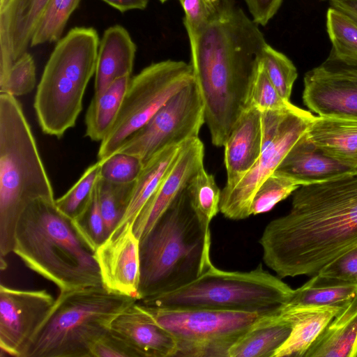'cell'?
Returning a JSON list of instances; mask_svg holds the SVG:
<instances>
[{
    "label": "cell",
    "mask_w": 357,
    "mask_h": 357,
    "mask_svg": "<svg viewBox=\"0 0 357 357\" xmlns=\"http://www.w3.org/2000/svg\"><path fill=\"white\" fill-rule=\"evenodd\" d=\"M55 200L35 137L19 101L0 93V257L13 252L18 220L33 201Z\"/></svg>",
    "instance_id": "obj_5"
},
{
    "label": "cell",
    "mask_w": 357,
    "mask_h": 357,
    "mask_svg": "<svg viewBox=\"0 0 357 357\" xmlns=\"http://www.w3.org/2000/svg\"><path fill=\"white\" fill-rule=\"evenodd\" d=\"M55 300L45 289L22 290L0 286V348L23 357Z\"/></svg>",
    "instance_id": "obj_13"
},
{
    "label": "cell",
    "mask_w": 357,
    "mask_h": 357,
    "mask_svg": "<svg viewBox=\"0 0 357 357\" xmlns=\"http://www.w3.org/2000/svg\"><path fill=\"white\" fill-rule=\"evenodd\" d=\"M90 357H139L131 345L110 328L90 349Z\"/></svg>",
    "instance_id": "obj_41"
},
{
    "label": "cell",
    "mask_w": 357,
    "mask_h": 357,
    "mask_svg": "<svg viewBox=\"0 0 357 357\" xmlns=\"http://www.w3.org/2000/svg\"><path fill=\"white\" fill-rule=\"evenodd\" d=\"M142 305L175 337L177 351L174 356L228 357L230 347L261 316L230 310Z\"/></svg>",
    "instance_id": "obj_11"
},
{
    "label": "cell",
    "mask_w": 357,
    "mask_h": 357,
    "mask_svg": "<svg viewBox=\"0 0 357 357\" xmlns=\"http://www.w3.org/2000/svg\"><path fill=\"white\" fill-rule=\"evenodd\" d=\"M136 50L130 33L121 25L104 31L98 51L94 96L101 94L116 79L131 75Z\"/></svg>",
    "instance_id": "obj_21"
},
{
    "label": "cell",
    "mask_w": 357,
    "mask_h": 357,
    "mask_svg": "<svg viewBox=\"0 0 357 357\" xmlns=\"http://www.w3.org/2000/svg\"><path fill=\"white\" fill-rule=\"evenodd\" d=\"M306 133L291 148L275 172L303 185L322 182L357 169L326 155L309 141Z\"/></svg>",
    "instance_id": "obj_20"
},
{
    "label": "cell",
    "mask_w": 357,
    "mask_h": 357,
    "mask_svg": "<svg viewBox=\"0 0 357 357\" xmlns=\"http://www.w3.org/2000/svg\"><path fill=\"white\" fill-rule=\"evenodd\" d=\"M321 66L335 74L357 80V64L345 63L328 56Z\"/></svg>",
    "instance_id": "obj_44"
},
{
    "label": "cell",
    "mask_w": 357,
    "mask_h": 357,
    "mask_svg": "<svg viewBox=\"0 0 357 357\" xmlns=\"http://www.w3.org/2000/svg\"><path fill=\"white\" fill-rule=\"evenodd\" d=\"M306 135L326 155L357 169V118L314 116Z\"/></svg>",
    "instance_id": "obj_22"
},
{
    "label": "cell",
    "mask_w": 357,
    "mask_h": 357,
    "mask_svg": "<svg viewBox=\"0 0 357 357\" xmlns=\"http://www.w3.org/2000/svg\"><path fill=\"white\" fill-rule=\"evenodd\" d=\"M326 30L333 46L329 56L357 64V22L331 6L326 13Z\"/></svg>",
    "instance_id": "obj_29"
},
{
    "label": "cell",
    "mask_w": 357,
    "mask_h": 357,
    "mask_svg": "<svg viewBox=\"0 0 357 357\" xmlns=\"http://www.w3.org/2000/svg\"><path fill=\"white\" fill-rule=\"evenodd\" d=\"M161 3H165L167 0H159Z\"/></svg>",
    "instance_id": "obj_48"
},
{
    "label": "cell",
    "mask_w": 357,
    "mask_h": 357,
    "mask_svg": "<svg viewBox=\"0 0 357 357\" xmlns=\"http://www.w3.org/2000/svg\"><path fill=\"white\" fill-rule=\"evenodd\" d=\"M100 165L98 160L89 166L64 195L55 199L59 210L71 220L79 216L91 202L100 178Z\"/></svg>",
    "instance_id": "obj_32"
},
{
    "label": "cell",
    "mask_w": 357,
    "mask_h": 357,
    "mask_svg": "<svg viewBox=\"0 0 357 357\" xmlns=\"http://www.w3.org/2000/svg\"><path fill=\"white\" fill-rule=\"evenodd\" d=\"M186 188L195 211L210 224L220 211L221 190L214 176L202 167L190 179Z\"/></svg>",
    "instance_id": "obj_33"
},
{
    "label": "cell",
    "mask_w": 357,
    "mask_h": 357,
    "mask_svg": "<svg viewBox=\"0 0 357 357\" xmlns=\"http://www.w3.org/2000/svg\"><path fill=\"white\" fill-rule=\"evenodd\" d=\"M315 116L290 104L284 109L261 112L263 146L253 167L232 188L221 190L220 212L240 220L248 218L253 197L272 174L291 148L307 132Z\"/></svg>",
    "instance_id": "obj_10"
},
{
    "label": "cell",
    "mask_w": 357,
    "mask_h": 357,
    "mask_svg": "<svg viewBox=\"0 0 357 357\" xmlns=\"http://www.w3.org/2000/svg\"><path fill=\"white\" fill-rule=\"evenodd\" d=\"M303 101L319 116L357 118V80L319 66L305 75Z\"/></svg>",
    "instance_id": "obj_17"
},
{
    "label": "cell",
    "mask_w": 357,
    "mask_h": 357,
    "mask_svg": "<svg viewBox=\"0 0 357 357\" xmlns=\"http://www.w3.org/2000/svg\"><path fill=\"white\" fill-rule=\"evenodd\" d=\"M81 0H49L33 33L31 46L57 42Z\"/></svg>",
    "instance_id": "obj_30"
},
{
    "label": "cell",
    "mask_w": 357,
    "mask_h": 357,
    "mask_svg": "<svg viewBox=\"0 0 357 357\" xmlns=\"http://www.w3.org/2000/svg\"><path fill=\"white\" fill-rule=\"evenodd\" d=\"M331 6L357 22V0H330Z\"/></svg>",
    "instance_id": "obj_46"
},
{
    "label": "cell",
    "mask_w": 357,
    "mask_h": 357,
    "mask_svg": "<svg viewBox=\"0 0 357 357\" xmlns=\"http://www.w3.org/2000/svg\"><path fill=\"white\" fill-rule=\"evenodd\" d=\"M294 289L263 268L227 271L214 266L195 280L174 291L137 301L142 305L167 309H211L278 314Z\"/></svg>",
    "instance_id": "obj_8"
},
{
    "label": "cell",
    "mask_w": 357,
    "mask_h": 357,
    "mask_svg": "<svg viewBox=\"0 0 357 357\" xmlns=\"http://www.w3.org/2000/svg\"><path fill=\"white\" fill-rule=\"evenodd\" d=\"M135 182L117 184L100 177L97 184L98 197L107 236L121 221L130 200Z\"/></svg>",
    "instance_id": "obj_31"
},
{
    "label": "cell",
    "mask_w": 357,
    "mask_h": 357,
    "mask_svg": "<svg viewBox=\"0 0 357 357\" xmlns=\"http://www.w3.org/2000/svg\"><path fill=\"white\" fill-rule=\"evenodd\" d=\"M6 1L7 0H0V8L3 7Z\"/></svg>",
    "instance_id": "obj_47"
},
{
    "label": "cell",
    "mask_w": 357,
    "mask_h": 357,
    "mask_svg": "<svg viewBox=\"0 0 357 357\" xmlns=\"http://www.w3.org/2000/svg\"><path fill=\"white\" fill-rule=\"evenodd\" d=\"M290 104L280 96L261 61L250 82L245 107H251L260 112H267L282 109Z\"/></svg>",
    "instance_id": "obj_36"
},
{
    "label": "cell",
    "mask_w": 357,
    "mask_h": 357,
    "mask_svg": "<svg viewBox=\"0 0 357 357\" xmlns=\"http://www.w3.org/2000/svg\"><path fill=\"white\" fill-rule=\"evenodd\" d=\"M136 301L102 285L60 291L23 357H90L94 342Z\"/></svg>",
    "instance_id": "obj_7"
},
{
    "label": "cell",
    "mask_w": 357,
    "mask_h": 357,
    "mask_svg": "<svg viewBox=\"0 0 357 357\" xmlns=\"http://www.w3.org/2000/svg\"><path fill=\"white\" fill-rule=\"evenodd\" d=\"M318 273L357 284V244L327 264Z\"/></svg>",
    "instance_id": "obj_42"
},
{
    "label": "cell",
    "mask_w": 357,
    "mask_h": 357,
    "mask_svg": "<svg viewBox=\"0 0 357 357\" xmlns=\"http://www.w3.org/2000/svg\"><path fill=\"white\" fill-rule=\"evenodd\" d=\"M99 161L100 178L117 184L135 181L144 166L139 158L122 152H115Z\"/></svg>",
    "instance_id": "obj_37"
},
{
    "label": "cell",
    "mask_w": 357,
    "mask_h": 357,
    "mask_svg": "<svg viewBox=\"0 0 357 357\" xmlns=\"http://www.w3.org/2000/svg\"><path fill=\"white\" fill-rule=\"evenodd\" d=\"M190 63L165 60L153 63L130 79L117 119L98 151V160L116 152L176 93L194 80Z\"/></svg>",
    "instance_id": "obj_9"
},
{
    "label": "cell",
    "mask_w": 357,
    "mask_h": 357,
    "mask_svg": "<svg viewBox=\"0 0 357 357\" xmlns=\"http://www.w3.org/2000/svg\"><path fill=\"white\" fill-rule=\"evenodd\" d=\"M183 144L166 147L144 165L135 182L124 214L114 231L120 229L126 224H134L141 211L174 164Z\"/></svg>",
    "instance_id": "obj_26"
},
{
    "label": "cell",
    "mask_w": 357,
    "mask_h": 357,
    "mask_svg": "<svg viewBox=\"0 0 357 357\" xmlns=\"http://www.w3.org/2000/svg\"><path fill=\"white\" fill-rule=\"evenodd\" d=\"M236 0H218L213 19L190 36V66L212 144L225 143L245 105L250 82L268 45Z\"/></svg>",
    "instance_id": "obj_2"
},
{
    "label": "cell",
    "mask_w": 357,
    "mask_h": 357,
    "mask_svg": "<svg viewBox=\"0 0 357 357\" xmlns=\"http://www.w3.org/2000/svg\"><path fill=\"white\" fill-rule=\"evenodd\" d=\"M291 330V323L277 314L261 316L230 347L228 357H273Z\"/></svg>",
    "instance_id": "obj_24"
},
{
    "label": "cell",
    "mask_w": 357,
    "mask_h": 357,
    "mask_svg": "<svg viewBox=\"0 0 357 357\" xmlns=\"http://www.w3.org/2000/svg\"><path fill=\"white\" fill-rule=\"evenodd\" d=\"M130 75L114 81L101 94L93 96L85 117V135L101 142L114 126L128 87Z\"/></svg>",
    "instance_id": "obj_28"
},
{
    "label": "cell",
    "mask_w": 357,
    "mask_h": 357,
    "mask_svg": "<svg viewBox=\"0 0 357 357\" xmlns=\"http://www.w3.org/2000/svg\"><path fill=\"white\" fill-rule=\"evenodd\" d=\"M357 296V284L320 273L294 289L284 307H337L344 308Z\"/></svg>",
    "instance_id": "obj_27"
},
{
    "label": "cell",
    "mask_w": 357,
    "mask_h": 357,
    "mask_svg": "<svg viewBox=\"0 0 357 357\" xmlns=\"http://www.w3.org/2000/svg\"><path fill=\"white\" fill-rule=\"evenodd\" d=\"M72 220L78 233L93 251L107 238L105 226L99 206L97 185L89 206Z\"/></svg>",
    "instance_id": "obj_39"
},
{
    "label": "cell",
    "mask_w": 357,
    "mask_h": 357,
    "mask_svg": "<svg viewBox=\"0 0 357 357\" xmlns=\"http://www.w3.org/2000/svg\"><path fill=\"white\" fill-rule=\"evenodd\" d=\"M300 186L291 178L274 172L257 188L250 206L251 215L268 212Z\"/></svg>",
    "instance_id": "obj_34"
},
{
    "label": "cell",
    "mask_w": 357,
    "mask_h": 357,
    "mask_svg": "<svg viewBox=\"0 0 357 357\" xmlns=\"http://www.w3.org/2000/svg\"><path fill=\"white\" fill-rule=\"evenodd\" d=\"M259 242L280 278L318 273L357 244V169L301 185L289 213L271 220Z\"/></svg>",
    "instance_id": "obj_1"
},
{
    "label": "cell",
    "mask_w": 357,
    "mask_h": 357,
    "mask_svg": "<svg viewBox=\"0 0 357 357\" xmlns=\"http://www.w3.org/2000/svg\"><path fill=\"white\" fill-rule=\"evenodd\" d=\"M210 248V224L195 211L185 187L139 240V300L174 291L208 271Z\"/></svg>",
    "instance_id": "obj_3"
},
{
    "label": "cell",
    "mask_w": 357,
    "mask_h": 357,
    "mask_svg": "<svg viewBox=\"0 0 357 357\" xmlns=\"http://www.w3.org/2000/svg\"><path fill=\"white\" fill-rule=\"evenodd\" d=\"M13 252L60 291L102 285L94 251L55 200L38 199L26 207L15 227Z\"/></svg>",
    "instance_id": "obj_4"
},
{
    "label": "cell",
    "mask_w": 357,
    "mask_h": 357,
    "mask_svg": "<svg viewBox=\"0 0 357 357\" xmlns=\"http://www.w3.org/2000/svg\"><path fill=\"white\" fill-rule=\"evenodd\" d=\"M49 0H7L0 8V80L31 46Z\"/></svg>",
    "instance_id": "obj_16"
},
{
    "label": "cell",
    "mask_w": 357,
    "mask_h": 357,
    "mask_svg": "<svg viewBox=\"0 0 357 357\" xmlns=\"http://www.w3.org/2000/svg\"><path fill=\"white\" fill-rule=\"evenodd\" d=\"M252 19L259 25L265 26L277 13L282 0H244Z\"/></svg>",
    "instance_id": "obj_43"
},
{
    "label": "cell",
    "mask_w": 357,
    "mask_h": 357,
    "mask_svg": "<svg viewBox=\"0 0 357 357\" xmlns=\"http://www.w3.org/2000/svg\"><path fill=\"white\" fill-rule=\"evenodd\" d=\"M99 36L92 27H75L52 52L38 85L34 109L45 134L61 138L75 126L84 95L95 75Z\"/></svg>",
    "instance_id": "obj_6"
},
{
    "label": "cell",
    "mask_w": 357,
    "mask_h": 357,
    "mask_svg": "<svg viewBox=\"0 0 357 357\" xmlns=\"http://www.w3.org/2000/svg\"><path fill=\"white\" fill-rule=\"evenodd\" d=\"M357 296L341 310L304 357H356Z\"/></svg>",
    "instance_id": "obj_25"
},
{
    "label": "cell",
    "mask_w": 357,
    "mask_h": 357,
    "mask_svg": "<svg viewBox=\"0 0 357 357\" xmlns=\"http://www.w3.org/2000/svg\"><path fill=\"white\" fill-rule=\"evenodd\" d=\"M36 82V66L33 56L24 53L10 67L0 81V93L20 96L30 93Z\"/></svg>",
    "instance_id": "obj_38"
},
{
    "label": "cell",
    "mask_w": 357,
    "mask_h": 357,
    "mask_svg": "<svg viewBox=\"0 0 357 357\" xmlns=\"http://www.w3.org/2000/svg\"><path fill=\"white\" fill-rule=\"evenodd\" d=\"M204 123L203 101L194 79L131 135L116 152L134 155L145 165L166 147L199 137Z\"/></svg>",
    "instance_id": "obj_12"
},
{
    "label": "cell",
    "mask_w": 357,
    "mask_h": 357,
    "mask_svg": "<svg viewBox=\"0 0 357 357\" xmlns=\"http://www.w3.org/2000/svg\"><path fill=\"white\" fill-rule=\"evenodd\" d=\"M204 146L199 137L185 142L174 164L133 224L140 240L154 225L190 179L204 167Z\"/></svg>",
    "instance_id": "obj_15"
},
{
    "label": "cell",
    "mask_w": 357,
    "mask_h": 357,
    "mask_svg": "<svg viewBox=\"0 0 357 357\" xmlns=\"http://www.w3.org/2000/svg\"><path fill=\"white\" fill-rule=\"evenodd\" d=\"M344 308L337 307H283L277 314L292 324L287 340L273 357H302L327 325Z\"/></svg>",
    "instance_id": "obj_23"
},
{
    "label": "cell",
    "mask_w": 357,
    "mask_h": 357,
    "mask_svg": "<svg viewBox=\"0 0 357 357\" xmlns=\"http://www.w3.org/2000/svg\"><path fill=\"white\" fill-rule=\"evenodd\" d=\"M109 328L124 338L139 357H173L176 353L175 337L137 301L117 315Z\"/></svg>",
    "instance_id": "obj_18"
},
{
    "label": "cell",
    "mask_w": 357,
    "mask_h": 357,
    "mask_svg": "<svg viewBox=\"0 0 357 357\" xmlns=\"http://www.w3.org/2000/svg\"><path fill=\"white\" fill-rule=\"evenodd\" d=\"M178 1L184 10L183 24L188 37L201 32L217 13L218 0Z\"/></svg>",
    "instance_id": "obj_40"
},
{
    "label": "cell",
    "mask_w": 357,
    "mask_h": 357,
    "mask_svg": "<svg viewBox=\"0 0 357 357\" xmlns=\"http://www.w3.org/2000/svg\"><path fill=\"white\" fill-rule=\"evenodd\" d=\"M263 146L261 112L246 107L234 123L225 143L224 162L227 182L222 189L235 186L253 167Z\"/></svg>",
    "instance_id": "obj_19"
},
{
    "label": "cell",
    "mask_w": 357,
    "mask_h": 357,
    "mask_svg": "<svg viewBox=\"0 0 357 357\" xmlns=\"http://www.w3.org/2000/svg\"><path fill=\"white\" fill-rule=\"evenodd\" d=\"M356 357H357V355H356Z\"/></svg>",
    "instance_id": "obj_49"
},
{
    "label": "cell",
    "mask_w": 357,
    "mask_h": 357,
    "mask_svg": "<svg viewBox=\"0 0 357 357\" xmlns=\"http://www.w3.org/2000/svg\"><path fill=\"white\" fill-rule=\"evenodd\" d=\"M110 6L121 13L131 10H143L148 4L149 0H102Z\"/></svg>",
    "instance_id": "obj_45"
},
{
    "label": "cell",
    "mask_w": 357,
    "mask_h": 357,
    "mask_svg": "<svg viewBox=\"0 0 357 357\" xmlns=\"http://www.w3.org/2000/svg\"><path fill=\"white\" fill-rule=\"evenodd\" d=\"M261 62L264 70L280 95L287 102L290 97L298 73L292 61L283 53L267 45Z\"/></svg>",
    "instance_id": "obj_35"
},
{
    "label": "cell",
    "mask_w": 357,
    "mask_h": 357,
    "mask_svg": "<svg viewBox=\"0 0 357 357\" xmlns=\"http://www.w3.org/2000/svg\"><path fill=\"white\" fill-rule=\"evenodd\" d=\"M94 257L105 289L139 299V240L132 224L112 231L96 249Z\"/></svg>",
    "instance_id": "obj_14"
}]
</instances>
